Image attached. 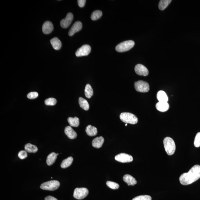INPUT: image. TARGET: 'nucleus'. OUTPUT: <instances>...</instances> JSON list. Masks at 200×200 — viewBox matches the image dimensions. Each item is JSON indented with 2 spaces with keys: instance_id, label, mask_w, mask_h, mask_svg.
I'll use <instances>...</instances> for the list:
<instances>
[{
  "instance_id": "nucleus-7",
  "label": "nucleus",
  "mask_w": 200,
  "mask_h": 200,
  "mask_svg": "<svg viewBox=\"0 0 200 200\" xmlns=\"http://www.w3.org/2000/svg\"><path fill=\"white\" fill-rule=\"evenodd\" d=\"M88 194V190L86 188H77L74 191L73 196L76 199L81 200L87 197Z\"/></svg>"
},
{
  "instance_id": "nucleus-10",
  "label": "nucleus",
  "mask_w": 200,
  "mask_h": 200,
  "mask_svg": "<svg viewBox=\"0 0 200 200\" xmlns=\"http://www.w3.org/2000/svg\"><path fill=\"white\" fill-rule=\"evenodd\" d=\"M134 70L138 75L146 76L149 74L148 69L144 65L138 64L135 66Z\"/></svg>"
},
{
  "instance_id": "nucleus-3",
  "label": "nucleus",
  "mask_w": 200,
  "mask_h": 200,
  "mask_svg": "<svg viewBox=\"0 0 200 200\" xmlns=\"http://www.w3.org/2000/svg\"><path fill=\"white\" fill-rule=\"evenodd\" d=\"M120 118L122 122L126 123L135 124L138 122L137 116L129 112H123L120 114Z\"/></svg>"
},
{
  "instance_id": "nucleus-11",
  "label": "nucleus",
  "mask_w": 200,
  "mask_h": 200,
  "mask_svg": "<svg viewBox=\"0 0 200 200\" xmlns=\"http://www.w3.org/2000/svg\"><path fill=\"white\" fill-rule=\"evenodd\" d=\"M73 14L69 13L67 14L66 18L63 19L61 21V25L63 28H66L68 27L73 20Z\"/></svg>"
},
{
  "instance_id": "nucleus-25",
  "label": "nucleus",
  "mask_w": 200,
  "mask_h": 200,
  "mask_svg": "<svg viewBox=\"0 0 200 200\" xmlns=\"http://www.w3.org/2000/svg\"><path fill=\"white\" fill-rule=\"evenodd\" d=\"M68 121L71 127H77L79 125V120L77 117H75V118L69 117L68 119Z\"/></svg>"
},
{
  "instance_id": "nucleus-34",
  "label": "nucleus",
  "mask_w": 200,
  "mask_h": 200,
  "mask_svg": "<svg viewBox=\"0 0 200 200\" xmlns=\"http://www.w3.org/2000/svg\"><path fill=\"white\" fill-rule=\"evenodd\" d=\"M38 96V94L37 92H31L27 95V97L29 99H35Z\"/></svg>"
},
{
  "instance_id": "nucleus-13",
  "label": "nucleus",
  "mask_w": 200,
  "mask_h": 200,
  "mask_svg": "<svg viewBox=\"0 0 200 200\" xmlns=\"http://www.w3.org/2000/svg\"><path fill=\"white\" fill-rule=\"evenodd\" d=\"M53 29V24L51 22L47 21L45 22L42 26V31L45 34L51 33Z\"/></svg>"
},
{
  "instance_id": "nucleus-12",
  "label": "nucleus",
  "mask_w": 200,
  "mask_h": 200,
  "mask_svg": "<svg viewBox=\"0 0 200 200\" xmlns=\"http://www.w3.org/2000/svg\"><path fill=\"white\" fill-rule=\"evenodd\" d=\"M82 27V24L80 21H77L74 23L69 32V35L72 36L76 33L81 30Z\"/></svg>"
},
{
  "instance_id": "nucleus-19",
  "label": "nucleus",
  "mask_w": 200,
  "mask_h": 200,
  "mask_svg": "<svg viewBox=\"0 0 200 200\" xmlns=\"http://www.w3.org/2000/svg\"><path fill=\"white\" fill-rule=\"evenodd\" d=\"M58 155V153H56L55 152H52L47 157V159H46V163H47V165L49 166H51L53 165L55 162Z\"/></svg>"
},
{
  "instance_id": "nucleus-24",
  "label": "nucleus",
  "mask_w": 200,
  "mask_h": 200,
  "mask_svg": "<svg viewBox=\"0 0 200 200\" xmlns=\"http://www.w3.org/2000/svg\"><path fill=\"white\" fill-rule=\"evenodd\" d=\"M84 93L86 97L88 98H90L94 95V91L90 84H87L84 90Z\"/></svg>"
},
{
  "instance_id": "nucleus-36",
  "label": "nucleus",
  "mask_w": 200,
  "mask_h": 200,
  "mask_svg": "<svg viewBox=\"0 0 200 200\" xmlns=\"http://www.w3.org/2000/svg\"><path fill=\"white\" fill-rule=\"evenodd\" d=\"M45 200H58L55 198L51 196H48L45 198Z\"/></svg>"
},
{
  "instance_id": "nucleus-1",
  "label": "nucleus",
  "mask_w": 200,
  "mask_h": 200,
  "mask_svg": "<svg viewBox=\"0 0 200 200\" xmlns=\"http://www.w3.org/2000/svg\"><path fill=\"white\" fill-rule=\"evenodd\" d=\"M200 178V166L195 165L187 173H183L179 177L182 185H187L196 181Z\"/></svg>"
},
{
  "instance_id": "nucleus-29",
  "label": "nucleus",
  "mask_w": 200,
  "mask_h": 200,
  "mask_svg": "<svg viewBox=\"0 0 200 200\" xmlns=\"http://www.w3.org/2000/svg\"><path fill=\"white\" fill-rule=\"evenodd\" d=\"M57 102L56 100L54 98H51L45 100V104L47 106H54Z\"/></svg>"
},
{
  "instance_id": "nucleus-9",
  "label": "nucleus",
  "mask_w": 200,
  "mask_h": 200,
  "mask_svg": "<svg viewBox=\"0 0 200 200\" xmlns=\"http://www.w3.org/2000/svg\"><path fill=\"white\" fill-rule=\"evenodd\" d=\"M91 50V46L89 45H84L77 50L76 55L77 57L87 56L90 53Z\"/></svg>"
},
{
  "instance_id": "nucleus-5",
  "label": "nucleus",
  "mask_w": 200,
  "mask_h": 200,
  "mask_svg": "<svg viewBox=\"0 0 200 200\" xmlns=\"http://www.w3.org/2000/svg\"><path fill=\"white\" fill-rule=\"evenodd\" d=\"M60 183L58 180H53L41 184L40 188L44 190L53 191L59 188Z\"/></svg>"
},
{
  "instance_id": "nucleus-15",
  "label": "nucleus",
  "mask_w": 200,
  "mask_h": 200,
  "mask_svg": "<svg viewBox=\"0 0 200 200\" xmlns=\"http://www.w3.org/2000/svg\"><path fill=\"white\" fill-rule=\"evenodd\" d=\"M156 108L159 111L165 112L168 111L170 108V105L168 102H159L156 103Z\"/></svg>"
},
{
  "instance_id": "nucleus-28",
  "label": "nucleus",
  "mask_w": 200,
  "mask_h": 200,
  "mask_svg": "<svg viewBox=\"0 0 200 200\" xmlns=\"http://www.w3.org/2000/svg\"><path fill=\"white\" fill-rule=\"evenodd\" d=\"M102 12L99 10H97L93 12L91 16V19L93 20H96L101 18Z\"/></svg>"
},
{
  "instance_id": "nucleus-17",
  "label": "nucleus",
  "mask_w": 200,
  "mask_h": 200,
  "mask_svg": "<svg viewBox=\"0 0 200 200\" xmlns=\"http://www.w3.org/2000/svg\"><path fill=\"white\" fill-rule=\"evenodd\" d=\"M104 142V139L103 137H100L96 138L92 141V146L94 148H99L102 146Z\"/></svg>"
},
{
  "instance_id": "nucleus-35",
  "label": "nucleus",
  "mask_w": 200,
  "mask_h": 200,
  "mask_svg": "<svg viewBox=\"0 0 200 200\" xmlns=\"http://www.w3.org/2000/svg\"><path fill=\"white\" fill-rule=\"evenodd\" d=\"M86 2V0H78L77 1V3L79 6L80 8L83 7L85 5Z\"/></svg>"
},
{
  "instance_id": "nucleus-16",
  "label": "nucleus",
  "mask_w": 200,
  "mask_h": 200,
  "mask_svg": "<svg viewBox=\"0 0 200 200\" xmlns=\"http://www.w3.org/2000/svg\"><path fill=\"white\" fill-rule=\"evenodd\" d=\"M123 180L128 186H134L137 184V181L135 179L128 174L124 176Z\"/></svg>"
},
{
  "instance_id": "nucleus-4",
  "label": "nucleus",
  "mask_w": 200,
  "mask_h": 200,
  "mask_svg": "<svg viewBox=\"0 0 200 200\" xmlns=\"http://www.w3.org/2000/svg\"><path fill=\"white\" fill-rule=\"evenodd\" d=\"M134 45V42L132 40L124 41L116 46V50L119 52H123L129 51Z\"/></svg>"
},
{
  "instance_id": "nucleus-20",
  "label": "nucleus",
  "mask_w": 200,
  "mask_h": 200,
  "mask_svg": "<svg viewBox=\"0 0 200 200\" xmlns=\"http://www.w3.org/2000/svg\"><path fill=\"white\" fill-rule=\"evenodd\" d=\"M52 45L55 49L58 50L61 49L62 46V43L60 40L56 37L53 38L50 41Z\"/></svg>"
},
{
  "instance_id": "nucleus-22",
  "label": "nucleus",
  "mask_w": 200,
  "mask_h": 200,
  "mask_svg": "<svg viewBox=\"0 0 200 200\" xmlns=\"http://www.w3.org/2000/svg\"><path fill=\"white\" fill-rule=\"evenodd\" d=\"M79 103L80 108L85 111H88L89 109V105L87 100L82 97L79 99Z\"/></svg>"
},
{
  "instance_id": "nucleus-33",
  "label": "nucleus",
  "mask_w": 200,
  "mask_h": 200,
  "mask_svg": "<svg viewBox=\"0 0 200 200\" xmlns=\"http://www.w3.org/2000/svg\"><path fill=\"white\" fill-rule=\"evenodd\" d=\"M18 156L21 159H25L27 156V152L25 151H21L19 152Z\"/></svg>"
},
{
  "instance_id": "nucleus-32",
  "label": "nucleus",
  "mask_w": 200,
  "mask_h": 200,
  "mask_svg": "<svg viewBox=\"0 0 200 200\" xmlns=\"http://www.w3.org/2000/svg\"><path fill=\"white\" fill-rule=\"evenodd\" d=\"M132 200H152L151 196L147 195H140L134 198Z\"/></svg>"
},
{
  "instance_id": "nucleus-18",
  "label": "nucleus",
  "mask_w": 200,
  "mask_h": 200,
  "mask_svg": "<svg viewBox=\"0 0 200 200\" xmlns=\"http://www.w3.org/2000/svg\"><path fill=\"white\" fill-rule=\"evenodd\" d=\"M157 98L159 102H168V98L166 93L163 91H160L157 94Z\"/></svg>"
},
{
  "instance_id": "nucleus-31",
  "label": "nucleus",
  "mask_w": 200,
  "mask_h": 200,
  "mask_svg": "<svg viewBox=\"0 0 200 200\" xmlns=\"http://www.w3.org/2000/svg\"><path fill=\"white\" fill-rule=\"evenodd\" d=\"M194 145L195 147L199 148L200 147V132H198L196 134L195 137Z\"/></svg>"
},
{
  "instance_id": "nucleus-21",
  "label": "nucleus",
  "mask_w": 200,
  "mask_h": 200,
  "mask_svg": "<svg viewBox=\"0 0 200 200\" xmlns=\"http://www.w3.org/2000/svg\"><path fill=\"white\" fill-rule=\"evenodd\" d=\"M86 132L88 135L93 137L96 135L98 133L97 129L96 127L89 125L86 127Z\"/></svg>"
},
{
  "instance_id": "nucleus-8",
  "label": "nucleus",
  "mask_w": 200,
  "mask_h": 200,
  "mask_svg": "<svg viewBox=\"0 0 200 200\" xmlns=\"http://www.w3.org/2000/svg\"><path fill=\"white\" fill-rule=\"evenodd\" d=\"M116 161L122 163L130 162L133 161V157L130 155L125 153H121L115 157Z\"/></svg>"
},
{
  "instance_id": "nucleus-37",
  "label": "nucleus",
  "mask_w": 200,
  "mask_h": 200,
  "mask_svg": "<svg viewBox=\"0 0 200 200\" xmlns=\"http://www.w3.org/2000/svg\"><path fill=\"white\" fill-rule=\"evenodd\" d=\"M127 124H126V125H125V126H127Z\"/></svg>"
},
{
  "instance_id": "nucleus-14",
  "label": "nucleus",
  "mask_w": 200,
  "mask_h": 200,
  "mask_svg": "<svg viewBox=\"0 0 200 200\" xmlns=\"http://www.w3.org/2000/svg\"><path fill=\"white\" fill-rule=\"evenodd\" d=\"M65 133L67 137L70 139H74L77 137V134L76 132L73 130L71 127L67 126L65 127Z\"/></svg>"
},
{
  "instance_id": "nucleus-30",
  "label": "nucleus",
  "mask_w": 200,
  "mask_h": 200,
  "mask_svg": "<svg viewBox=\"0 0 200 200\" xmlns=\"http://www.w3.org/2000/svg\"><path fill=\"white\" fill-rule=\"evenodd\" d=\"M106 185L110 188L113 189H119L120 185L118 184L113 182L108 181L106 182Z\"/></svg>"
},
{
  "instance_id": "nucleus-6",
  "label": "nucleus",
  "mask_w": 200,
  "mask_h": 200,
  "mask_svg": "<svg viewBox=\"0 0 200 200\" xmlns=\"http://www.w3.org/2000/svg\"><path fill=\"white\" fill-rule=\"evenodd\" d=\"M134 88L138 92L142 93L147 92L150 87L148 83L143 80H139L134 83Z\"/></svg>"
},
{
  "instance_id": "nucleus-26",
  "label": "nucleus",
  "mask_w": 200,
  "mask_h": 200,
  "mask_svg": "<svg viewBox=\"0 0 200 200\" xmlns=\"http://www.w3.org/2000/svg\"><path fill=\"white\" fill-rule=\"evenodd\" d=\"M73 161V158L72 157H69L68 158L63 160L61 164V167L62 168H66L72 165Z\"/></svg>"
},
{
  "instance_id": "nucleus-23",
  "label": "nucleus",
  "mask_w": 200,
  "mask_h": 200,
  "mask_svg": "<svg viewBox=\"0 0 200 200\" xmlns=\"http://www.w3.org/2000/svg\"><path fill=\"white\" fill-rule=\"evenodd\" d=\"M25 151L27 152L35 153L38 151V148L37 146L30 144H27L25 146Z\"/></svg>"
},
{
  "instance_id": "nucleus-2",
  "label": "nucleus",
  "mask_w": 200,
  "mask_h": 200,
  "mask_svg": "<svg viewBox=\"0 0 200 200\" xmlns=\"http://www.w3.org/2000/svg\"><path fill=\"white\" fill-rule=\"evenodd\" d=\"M163 145L165 151L169 155H172L175 152L176 145L173 140L171 138L167 137L163 140Z\"/></svg>"
},
{
  "instance_id": "nucleus-27",
  "label": "nucleus",
  "mask_w": 200,
  "mask_h": 200,
  "mask_svg": "<svg viewBox=\"0 0 200 200\" xmlns=\"http://www.w3.org/2000/svg\"><path fill=\"white\" fill-rule=\"evenodd\" d=\"M171 2V0H161L159 3V9L162 11L168 7Z\"/></svg>"
}]
</instances>
